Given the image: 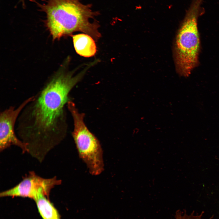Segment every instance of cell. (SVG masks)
I'll use <instances>...</instances> for the list:
<instances>
[{"instance_id": "3", "label": "cell", "mask_w": 219, "mask_h": 219, "mask_svg": "<svg viewBox=\"0 0 219 219\" xmlns=\"http://www.w3.org/2000/svg\"><path fill=\"white\" fill-rule=\"evenodd\" d=\"M203 0H193L186 12L176 36L175 60L177 71L187 77L198 65L200 47L197 27L199 16L204 12L201 6Z\"/></svg>"}, {"instance_id": "7", "label": "cell", "mask_w": 219, "mask_h": 219, "mask_svg": "<svg viewBox=\"0 0 219 219\" xmlns=\"http://www.w3.org/2000/svg\"><path fill=\"white\" fill-rule=\"evenodd\" d=\"M74 47L76 53L81 56L89 57L94 56L97 51L94 40L86 34L72 36Z\"/></svg>"}, {"instance_id": "9", "label": "cell", "mask_w": 219, "mask_h": 219, "mask_svg": "<svg viewBox=\"0 0 219 219\" xmlns=\"http://www.w3.org/2000/svg\"><path fill=\"white\" fill-rule=\"evenodd\" d=\"M23 5H25L24 0H20Z\"/></svg>"}, {"instance_id": "10", "label": "cell", "mask_w": 219, "mask_h": 219, "mask_svg": "<svg viewBox=\"0 0 219 219\" xmlns=\"http://www.w3.org/2000/svg\"><path fill=\"white\" fill-rule=\"evenodd\" d=\"M217 159H218L219 160V158H217Z\"/></svg>"}, {"instance_id": "8", "label": "cell", "mask_w": 219, "mask_h": 219, "mask_svg": "<svg viewBox=\"0 0 219 219\" xmlns=\"http://www.w3.org/2000/svg\"><path fill=\"white\" fill-rule=\"evenodd\" d=\"M35 201L43 219H61L57 210L46 196L40 195Z\"/></svg>"}, {"instance_id": "6", "label": "cell", "mask_w": 219, "mask_h": 219, "mask_svg": "<svg viewBox=\"0 0 219 219\" xmlns=\"http://www.w3.org/2000/svg\"><path fill=\"white\" fill-rule=\"evenodd\" d=\"M33 96L24 100L17 108L12 106L0 112V151L12 145L18 146L23 152H28L27 145L18 138L15 134V125L21 112L32 99Z\"/></svg>"}, {"instance_id": "2", "label": "cell", "mask_w": 219, "mask_h": 219, "mask_svg": "<svg viewBox=\"0 0 219 219\" xmlns=\"http://www.w3.org/2000/svg\"><path fill=\"white\" fill-rule=\"evenodd\" d=\"M82 0H45L37 5L46 15V24L53 39H59L77 31L91 36L97 41L101 36L97 22L90 19L99 12L92 9L90 4Z\"/></svg>"}, {"instance_id": "5", "label": "cell", "mask_w": 219, "mask_h": 219, "mask_svg": "<svg viewBox=\"0 0 219 219\" xmlns=\"http://www.w3.org/2000/svg\"><path fill=\"white\" fill-rule=\"evenodd\" d=\"M61 183V180L56 176L44 178L36 175L34 172L31 171L16 185L1 192L0 196L26 197L34 201L40 195L49 198L51 189Z\"/></svg>"}, {"instance_id": "4", "label": "cell", "mask_w": 219, "mask_h": 219, "mask_svg": "<svg viewBox=\"0 0 219 219\" xmlns=\"http://www.w3.org/2000/svg\"><path fill=\"white\" fill-rule=\"evenodd\" d=\"M67 105L73 119L74 127L72 134L79 156L91 175H99L104 170L103 151L100 142L85 124V114L79 112L71 100Z\"/></svg>"}, {"instance_id": "1", "label": "cell", "mask_w": 219, "mask_h": 219, "mask_svg": "<svg viewBox=\"0 0 219 219\" xmlns=\"http://www.w3.org/2000/svg\"><path fill=\"white\" fill-rule=\"evenodd\" d=\"M82 71L58 72L33 96L17 119L16 132L28 153L40 161L59 144L66 133L64 107L69 93L82 78Z\"/></svg>"}]
</instances>
